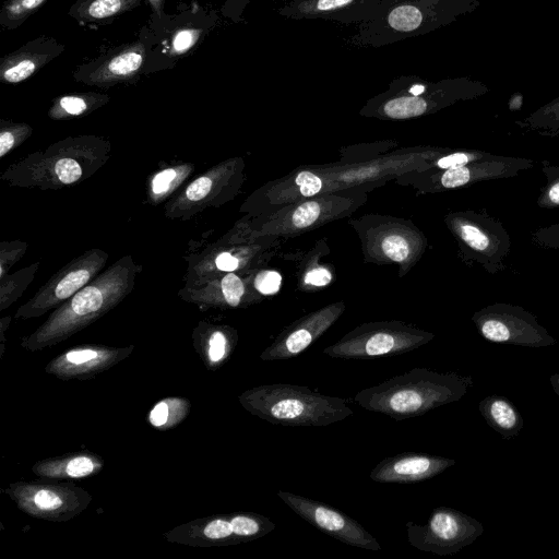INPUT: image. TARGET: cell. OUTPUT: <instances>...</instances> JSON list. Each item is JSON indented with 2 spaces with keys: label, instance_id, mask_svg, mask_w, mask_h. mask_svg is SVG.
<instances>
[{
  "label": "cell",
  "instance_id": "d6a6232c",
  "mask_svg": "<svg viewBox=\"0 0 559 559\" xmlns=\"http://www.w3.org/2000/svg\"><path fill=\"white\" fill-rule=\"evenodd\" d=\"M383 253L393 261H404L409 254L406 239L400 235H388L381 242Z\"/></svg>",
  "mask_w": 559,
  "mask_h": 559
},
{
  "label": "cell",
  "instance_id": "d590c367",
  "mask_svg": "<svg viewBox=\"0 0 559 559\" xmlns=\"http://www.w3.org/2000/svg\"><path fill=\"white\" fill-rule=\"evenodd\" d=\"M320 205L316 202H308L299 205L293 214V224L297 228H305L313 224L320 215Z\"/></svg>",
  "mask_w": 559,
  "mask_h": 559
},
{
  "label": "cell",
  "instance_id": "ee69618b",
  "mask_svg": "<svg viewBox=\"0 0 559 559\" xmlns=\"http://www.w3.org/2000/svg\"><path fill=\"white\" fill-rule=\"evenodd\" d=\"M550 384L555 393L559 396V373L550 376Z\"/></svg>",
  "mask_w": 559,
  "mask_h": 559
},
{
  "label": "cell",
  "instance_id": "1f68e13d",
  "mask_svg": "<svg viewBox=\"0 0 559 559\" xmlns=\"http://www.w3.org/2000/svg\"><path fill=\"white\" fill-rule=\"evenodd\" d=\"M52 171L61 185H71L83 177V166L73 157L58 158L53 163Z\"/></svg>",
  "mask_w": 559,
  "mask_h": 559
},
{
  "label": "cell",
  "instance_id": "4316f807",
  "mask_svg": "<svg viewBox=\"0 0 559 559\" xmlns=\"http://www.w3.org/2000/svg\"><path fill=\"white\" fill-rule=\"evenodd\" d=\"M200 357L209 369L218 368L230 355L233 350V344L229 342L227 334L221 330H213L205 344H202Z\"/></svg>",
  "mask_w": 559,
  "mask_h": 559
},
{
  "label": "cell",
  "instance_id": "f1b7e54d",
  "mask_svg": "<svg viewBox=\"0 0 559 559\" xmlns=\"http://www.w3.org/2000/svg\"><path fill=\"white\" fill-rule=\"evenodd\" d=\"M37 267L38 263H35L8 277H1L0 310H4L23 294L24 289L28 286V283H31L35 276Z\"/></svg>",
  "mask_w": 559,
  "mask_h": 559
},
{
  "label": "cell",
  "instance_id": "3957f363",
  "mask_svg": "<svg viewBox=\"0 0 559 559\" xmlns=\"http://www.w3.org/2000/svg\"><path fill=\"white\" fill-rule=\"evenodd\" d=\"M479 0H382L369 21L357 25L353 45L382 47L426 35L472 12Z\"/></svg>",
  "mask_w": 559,
  "mask_h": 559
},
{
  "label": "cell",
  "instance_id": "7c38bea8",
  "mask_svg": "<svg viewBox=\"0 0 559 559\" xmlns=\"http://www.w3.org/2000/svg\"><path fill=\"white\" fill-rule=\"evenodd\" d=\"M276 495L297 515L337 540L366 550L382 549L371 533L338 509L288 491L278 490Z\"/></svg>",
  "mask_w": 559,
  "mask_h": 559
},
{
  "label": "cell",
  "instance_id": "d4e9b609",
  "mask_svg": "<svg viewBox=\"0 0 559 559\" xmlns=\"http://www.w3.org/2000/svg\"><path fill=\"white\" fill-rule=\"evenodd\" d=\"M190 408L191 404L187 399L167 397L154 405L148 421L157 429H171L187 417Z\"/></svg>",
  "mask_w": 559,
  "mask_h": 559
},
{
  "label": "cell",
  "instance_id": "6da1fadb",
  "mask_svg": "<svg viewBox=\"0 0 559 559\" xmlns=\"http://www.w3.org/2000/svg\"><path fill=\"white\" fill-rule=\"evenodd\" d=\"M140 270L132 257L120 258L56 308L41 325L22 338L21 346L27 352H39L85 329L131 293Z\"/></svg>",
  "mask_w": 559,
  "mask_h": 559
},
{
  "label": "cell",
  "instance_id": "d6986e66",
  "mask_svg": "<svg viewBox=\"0 0 559 559\" xmlns=\"http://www.w3.org/2000/svg\"><path fill=\"white\" fill-rule=\"evenodd\" d=\"M165 537L171 543L202 547L239 544L229 515L204 518L181 524L166 533Z\"/></svg>",
  "mask_w": 559,
  "mask_h": 559
},
{
  "label": "cell",
  "instance_id": "5bb4252c",
  "mask_svg": "<svg viewBox=\"0 0 559 559\" xmlns=\"http://www.w3.org/2000/svg\"><path fill=\"white\" fill-rule=\"evenodd\" d=\"M133 349V345L73 347L52 358L46 365L45 372L64 381L91 379L128 358Z\"/></svg>",
  "mask_w": 559,
  "mask_h": 559
},
{
  "label": "cell",
  "instance_id": "f35d334b",
  "mask_svg": "<svg viewBox=\"0 0 559 559\" xmlns=\"http://www.w3.org/2000/svg\"><path fill=\"white\" fill-rule=\"evenodd\" d=\"M296 183L299 186L300 193L304 197L317 194L322 187L321 179L310 171H301L296 177Z\"/></svg>",
  "mask_w": 559,
  "mask_h": 559
},
{
  "label": "cell",
  "instance_id": "8fae6325",
  "mask_svg": "<svg viewBox=\"0 0 559 559\" xmlns=\"http://www.w3.org/2000/svg\"><path fill=\"white\" fill-rule=\"evenodd\" d=\"M107 260V252L96 248L70 261L16 310L15 319L38 318L58 308L97 276Z\"/></svg>",
  "mask_w": 559,
  "mask_h": 559
},
{
  "label": "cell",
  "instance_id": "277c9868",
  "mask_svg": "<svg viewBox=\"0 0 559 559\" xmlns=\"http://www.w3.org/2000/svg\"><path fill=\"white\" fill-rule=\"evenodd\" d=\"M238 401L247 412L261 419L293 427H324L354 413L344 399L290 383L261 384L242 392Z\"/></svg>",
  "mask_w": 559,
  "mask_h": 559
},
{
  "label": "cell",
  "instance_id": "ffe728a7",
  "mask_svg": "<svg viewBox=\"0 0 559 559\" xmlns=\"http://www.w3.org/2000/svg\"><path fill=\"white\" fill-rule=\"evenodd\" d=\"M105 463L92 452L68 453L36 462L32 472L40 478L69 480L99 473Z\"/></svg>",
  "mask_w": 559,
  "mask_h": 559
},
{
  "label": "cell",
  "instance_id": "ab89813d",
  "mask_svg": "<svg viewBox=\"0 0 559 559\" xmlns=\"http://www.w3.org/2000/svg\"><path fill=\"white\" fill-rule=\"evenodd\" d=\"M212 185L211 177H199L188 186L185 195L190 201H200L210 193Z\"/></svg>",
  "mask_w": 559,
  "mask_h": 559
},
{
  "label": "cell",
  "instance_id": "52a82bcc",
  "mask_svg": "<svg viewBox=\"0 0 559 559\" xmlns=\"http://www.w3.org/2000/svg\"><path fill=\"white\" fill-rule=\"evenodd\" d=\"M3 491L24 513L51 522L75 518L92 501V496L83 488L57 479L16 481Z\"/></svg>",
  "mask_w": 559,
  "mask_h": 559
},
{
  "label": "cell",
  "instance_id": "cb8c5ba5",
  "mask_svg": "<svg viewBox=\"0 0 559 559\" xmlns=\"http://www.w3.org/2000/svg\"><path fill=\"white\" fill-rule=\"evenodd\" d=\"M516 124L540 135L555 138L559 135V96L537 108Z\"/></svg>",
  "mask_w": 559,
  "mask_h": 559
},
{
  "label": "cell",
  "instance_id": "836d02e7",
  "mask_svg": "<svg viewBox=\"0 0 559 559\" xmlns=\"http://www.w3.org/2000/svg\"><path fill=\"white\" fill-rule=\"evenodd\" d=\"M221 287L226 304L230 307H237L245 293L241 280L234 273H228L223 277Z\"/></svg>",
  "mask_w": 559,
  "mask_h": 559
},
{
  "label": "cell",
  "instance_id": "60d3db41",
  "mask_svg": "<svg viewBox=\"0 0 559 559\" xmlns=\"http://www.w3.org/2000/svg\"><path fill=\"white\" fill-rule=\"evenodd\" d=\"M331 281V274L326 269L317 267L310 270L306 276L305 282L314 286H324Z\"/></svg>",
  "mask_w": 559,
  "mask_h": 559
},
{
  "label": "cell",
  "instance_id": "8992f818",
  "mask_svg": "<svg viewBox=\"0 0 559 559\" xmlns=\"http://www.w3.org/2000/svg\"><path fill=\"white\" fill-rule=\"evenodd\" d=\"M435 335L400 322L361 325L323 349L332 358L371 359L414 350Z\"/></svg>",
  "mask_w": 559,
  "mask_h": 559
},
{
  "label": "cell",
  "instance_id": "484cf974",
  "mask_svg": "<svg viewBox=\"0 0 559 559\" xmlns=\"http://www.w3.org/2000/svg\"><path fill=\"white\" fill-rule=\"evenodd\" d=\"M47 0H4L0 9V26L15 29L37 12Z\"/></svg>",
  "mask_w": 559,
  "mask_h": 559
},
{
  "label": "cell",
  "instance_id": "2e32d148",
  "mask_svg": "<svg viewBox=\"0 0 559 559\" xmlns=\"http://www.w3.org/2000/svg\"><path fill=\"white\" fill-rule=\"evenodd\" d=\"M454 464V460L439 455L404 452L379 462L369 476L377 483L414 484L432 478Z\"/></svg>",
  "mask_w": 559,
  "mask_h": 559
},
{
  "label": "cell",
  "instance_id": "7bdbcfd3",
  "mask_svg": "<svg viewBox=\"0 0 559 559\" xmlns=\"http://www.w3.org/2000/svg\"><path fill=\"white\" fill-rule=\"evenodd\" d=\"M152 9V15L155 20L165 19L164 7L166 0H146Z\"/></svg>",
  "mask_w": 559,
  "mask_h": 559
},
{
  "label": "cell",
  "instance_id": "ac0fdd59",
  "mask_svg": "<svg viewBox=\"0 0 559 559\" xmlns=\"http://www.w3.org/2000/svg\"><path fill=\"white\" fill-rule=\"evenodd\" d=\"M66 47L53 37L39 36L0 59V81L21 83L59 57Z\"/></svg>",
  "mask_w": 559,
  "mask_h": 559
},
{
  "label": "cell",
  "instance_id": "4fadbf2b",
  "mask_svg": "<svg viewBox=\"0 0 559 559\" xmlns=\"http://www.w3.org/2000/svg\"><path fill=\"white\" fill-rule=\"evenodd\" d=\"M148 52V44L143 39L123 44L80 64L73 78L76 82L100 88L131 83L146 69Z\"/></svg>",
  "mask_w": 559,
  "mask_h": 559
},
{
  "label": "cell",
  "instance_id": "7a4b0ae2",
  "mask_svg": "<svg viewBox=\"0 0 559 559\" xmlns=\"http://www.w3.org/2000/svg\"><path fill=\"white\" fill-rule=\"evenodd\" d=\"M471 386L473 379L469 376L440 373L415 367L408 372L359 391L354 401L367 411L403 420L456 402Z\"/></svg>",
  "mask_w": 559,
  "mask_h": 559
},
{
  "label": "cell",
  "instance_id": "7402d4cb",
  "mask_svg": "<svg viewBox=\"0 0 559 559\" xmlns=\"http://www.w3.org/2000/svg\"><path fill=\"white\" fill-rule=\"evenodd\" d=\"M141 3L142 0H75L68 14L81 25L106 24Z\"/></svg>",
  "mask_w": 559,
  "mask_h": 559
},
{
  "label": "cell",
  "instance_id": "9a60e30c",
  "mask_svg": "<svg viewBox=\"0 0 559 559\" xmlns=\"http://www.w3.org/2000/svg\"><path fill=\"white\" fill-rule=\"evenodd\" d=\"M382 0H273V10L292 20H329L360 24L378 12Z\"/></svg>",
  "mask_w": 559,
  "mask_h": 559
},
{
  "label": "cell",
  "instance_id": "e0dca14e",
  "mask_svg": "<svg viewBox=\"0 0 559 559\" xmlns=\"http://www.w3.org/2000/svg\"><path fill=\"white\" fill-rule=\"evenodd\" d=\"M343 308L331 306L293 324L261 354L263 361L289 359L307 349L337 319Z\"/></svg>",
  "mask_w": 559,
  "mask_h": 559
},
{
  "label": "cell",
  "instance_id": "30bf717a",
  "mask_svg": "<svg viewBox=\"0 0 559 559\" xmlns=\"http://www.w3.org/2000/svg\"><path fill=\"white\" fill-rule=\"evenodd\" d=\"M406 531L413 547L445 556L459 552L474 543L484 533V526L475 518L459 510L438 507L425 524L407 522Z\"/></svg>",
  "mask_w": 559,
  "mask_h": 559
},
{
  "label": "cell",
  "instance_id": "603a6c76",
  "mask_svg": "<svg viewBox=\"0 0 559 559\" xmlns=\"http://www.w3.org/2000/svg\"><path fill=\"white\" fill-rule=\"evenodd\" d=\"M108 100V95L93 92L62 95L55 99L49 116L53 119L82 116Z\"/></svg>",
  "mask_w": 559,
  "mask_h": 559
},
{
  "label": "cell",
  "instance_id": "e575fe53",
  "mask_svg": "<svg viewBox=\"0 0 559 559\" xmlns=\"http://www.w3.org/2000/svg\"><path fill=\"white\" fill-rule=\"evenodd\" d=\"M532 241L544 249L559 250V222L536 229Z\"/></svg>",
  "mask_w": 559,
  "mask_h": 559
},
{
  "label": "cell",
  "instance_id": "8d00e7d4",
  "mask_svg": "<svg viewBox=\"0 0 559 559\" xmlns=\"http://www.w3.org/2000/svg\"><path fill=\"white\" fill-rule=\"evenodd\" d=\"M282 276L274 271H263L254 280L255 288L263 295L275 294L281 286Z\"/></svg>",
  "mask_w": 559,
  "mask_h": 559
},
{
  "label": "cell",
  "instance_id": "74e56055",
  "mask_svg": "<svg viewBox=\"0 0 559 559\" xmlns=\"http://www.w3.org/2000/svg\"><path fill=\"white\" fill-rule=\"evenodd\" d=\"M178 177L175 168L159 171L152 180V191L155 195H162L169 191Z\"/></svg>",
  "mask_w": 559,
  "mask_h": 559
},
{
  "label": "cell",
  "instance_id": "4dcf8cb0",
  "mask_svg": "<svg viewBox=\"0 0 559 559\" xmlns=\"http://www.w3.org/2000/svg\"><path fill=\"white\" fill-rule=\"evenodd\" d=\"M1 124L0 156L3 157L15 145H17L19 140H24L27 138L32 129L29 126L24 123H11L1 121Z\"/></svg>",
  "mask_w": 559,
  "mask_h": 559
},
{
  "label": "cell",
  "instance_id": "ba28073f",
  "mask_svg": "<svg viewBox=\"0 0 559 559\" xmlns=\"http://www.w3.org/2000/svg\"><path fill=\"white\" fill-rule=\"evenodd\" d=\"M448 224L469 260L489 274L506 267L511 238L500 221L486 213L467 211L452 214Z\"/></svg>",
  "mask_w": 559,
  "mask_h": 559
},
{
  "label": "cell",
  "instance_id": "83f0119b",
  "mask_svg": "<svg viewBox=\"0 0 559 559\" xmlns=\"http://www.w3.org/2000/svg\"><path fill=\"white\" fill-rule=\"evenodd\" d=\"M206 29L201 26L185 25L176 28L166 48L169 58H180L191 52L202 40Z\"/></svg>",
  "mask_w": 559,
  "mask_h": 559
},
{
  "label": "cell",
  "instance_id": "9c48e42d",
  "mask_svg": "<svg viewBox=\"0 0 559 559\" xmlns=\"http://www.w3.org/2000/svg\"><path fill=\"white\" fill-rule=\"evenodd\" d=\"M472 320L481 337L491 343L524 347L557 343L536 317L521 306L493 302L476 311Z\"/></svg>",
  "mask_w": 559,
  "mask_h": 559
},
{
  "label": "cell",
  "instance_id": "44dd1931",
  "mask_svg": "<svg viewBox=\"0 0 559 559\" xmlns=\"http://www.w3.org/2000/svg\"><path fill=\"white\" fill-rule=\"evenodd\" d=\"M480 415L503 439H511L522 430L524 420L518 408L503 395L491 394L479 402Z\"/></svg>",
  "mask_w": 559,
  "mask_h": 559
},
{
  "label": "cell",
  "instance_id": "b9f144b4",
  "mask_svg": "<svg viewBox=\"0 0 559 559\" xmlns=\"http://www.w3.org/2000/svg\"><path fill=\"white\" fill-rule=\"evenodd\" d=\"M216 266L226 272H231L238 267V260L229 252H222L215 260Z\"/></svg>",
  "mask_w": 559,
  "mask_h": 559
},
{
  "label": "cell",
  "instance_id": "5b68a950",
  "mask_svg": "<svg viewBox=\"0 0 559 559\" xmlns=\"http://www.w3.org/2000/svg\"><path fill=\"white\" fill-rule=\"evenodd\" d=\"M480 81L469 78L427 81L416 75L392 80L389 90L371 103L377 114L391 119H408L435 111L457 100H467L488 93Z\"/></svg>",
  "mask_w": 559,
  "mask_h": 559
},
{
  "label": "cell",
  "instance_id": "f546056e",
  "mask_svg": "<svg viewBox=\"0 0 559 559\" xmlns=\"http://www.w3.org/2000/svg\"><path fill=\"white\" fill-rule=\"evenodd\" d=\"M542 173L546 178V183L540 189L537 205L546 210L557 209L559 207V166L551 165L548 160H544Z\"/></svg>",
  "mask_w": 559,
  "mask_h": 559
}]
</instances>
